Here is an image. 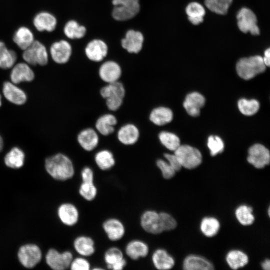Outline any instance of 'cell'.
Listing matches in <instances>:
<instances>
[{"instance_id": "cell-16", "label": "cell", "mask_w": 270, "mask_h": 270, "mask_svg": "<svg viewBox=\"0 0 270 270\" xmlns=\"http://www.w3.org/2000/svg\"><path fill=\"white\" fill-rule=\"evenodd\" d=\"M108 50V46L104 41L94 39L88 44L85 48V53L91 61L100 62L106 56Z\"/></svg>"}, {"instance_id": "cell-28", "label": "cell", "mask_w": 270, "mask_h": 270, "mask_svg": "<svg viewBox=\"0 0 270 270\" xmlns=\"http://www.w3.org/2000/svg\"><path fill=\"white\" fill-rule=\"evenodd\" d=\"M185 270H212L213 264L206 258L198 255L190 254L185 258L182 264Z\"/></svg>"}, {"instance_id": "cell-37", "label": "cell", "mask_w": 270, "mask_h": 270, "mask_svg": "<svg viewBox=\"0 0 270 270\" xmlns=\"http://www.w3.org/2000/svg\"><path fill=\"white\" fill-rule=\"evenodd\" d=\"M24 154L18 148H12L5 156L4 163L6 166L12 168L22 167L24 163Z\"/></svg>"}, {"instance_id": "cell-10", "label": "cell", "mask_w": 270, "mask_h": 270, "mask_svg": "<svg viewBox=\"0 0 270 270\" xmlns=\"http://www.w3.org/2000/svg\"><path fill=\"white\" fill-rule=\"evenodd\" d=\"M247 160L256 168H262L270 164V152L264 146L254 144L248 149Z\"/></svg>"}, {"instance_id": "cell-41", "label": "cell", "mask_w": 270, "mask_h": 270, "mask_svg": "<svg viewBox=\"0 0 270 270\" xmlns=\"http://www.w3.org/2000/svg\"><path fill=\"white\" fill-rule=\"evenodd\" d=\"M158 138L161 144L168 150L174 151L180 146V140L175 134L166 131L158 134Z\"/></svg>"}, {"instance_id": "cell-43", "label": "cell", "mask_w": 270, "mask_h": 270, "mask_svg": "<svg viewBox=\"0 0 270 270\" xmlns=\"http://www.w3.org/2000/svg\"><path fill=\"white\" fill-rule=\"evenodd\" d=\"M240 111L246 116H252L258 112L260 108L259 102L254 99L247 100L240 99L238 103Z\"/></svg>"}, {"instance_id": "cell-23", "label": "cell", "mask_w": 270, "mask_h": 270, "mask_svg": "<svg viewBox=\"0 0 270 270\" xmlns=\"http://www.w3.org/2000/svg\"><path fill=\"white\" fill-rule=\"evenodd\" d=\"M152 262L154 267L158 270H168L174 266V258L166 250L158 248L152 254Z\"/></svg>"}, {"instance_id": "cell-35", "label": "cell", "mask_w": 270, "mask_h": 270, "mask_svg": "<svg viewBox=\"0 0 270 270\" xmlns=\"http://www.w3.org/2000/svg\"><path fill=\"white\" fill-rule=\"evenodd\" d=\"M16 59V52L8 49L4 42L0 40V68L8 69L12 68Z\"/></svg>"}, {"instance_id": "cell-39", "label": "cell", "mask_w": 270, "mask_h": 270, "mask_svg": "<svg viewBox=\"0 0 270 270\" xmlns=\"http://www.w3.org/2000/svg\"><path fill=\"white\" fill-rule=\"evenodd\" d=\"M86 28L80 25L74 20L68 22L64 28L65 36L70 39H78L83 38L86 33Z\"/></svg>"}, {"instance_id": "cell-24", "label": "cell", "mask_w": 270, "mask_h": 270, "mask_svg": "<svg viewBox=\"0 0 270 270\" xmlns=\"http://www.w3.org/2000/svg\"><path fill=\"white\" fill-rule=\"evenodd\" d=\"M33 24L39 32H51L55 30L57 24V20L56 18L50 12H41L34 16Z\"/></svg>"}, {"instance_id": "cell-25", "label": "cell", "mask_w": 270, "mask_h": 270, "mask_svg": "<svg viewBox=\"0 0 270 270\" xmlns=\"http://www.w3.org/2000/svg\"><path fill=\"white\" fill-rule=\"evenodd\" d=\"M12 67L10 74L12 83L18 84L22 82H30L34 78V72L26 62H20Z\"/></svg>"}, {"instance_id": "cell-13", "label": "cell", "mask_w": 270, "mask_h": 270, "mask_svg": "<svg viewBox=\"0 0 270 270\" xmlns=\"http://www.w3.org/2000/svg\"><path fill=\"white\" fill-rule=\"evenodd\" d=\"M72 52L70 44L66 40L56 42L50 48V54L52 59L59 64L67 62L70 58Z\"/></svg>"}, {"instance_id": "cell-47", "label": "cell", "mask_w": 270, "mask_h": 270, "mask_svg": "<svg viewBox=\"0 0 270 270\" xmlns=\"http://www.w3.org/2000/svg\"><path fill=\"white\" fill-rule=\"evenodd\" d=\"M90 268L89 260L86 258L82 256L73 258L70 266L72 270H89Z\"/></svg>"}, {"instance_id": "cell-7", "label": "cell", "mask_w": 270, "mask_h": 270, "mask_svg": "<svg viewBox=\"0 0 270 270\" xmlns=\"http://www.w3.org/2000/svg\"><path fill=\"white\" fill-rule=\"evenodd\" d=\"M18 256L20 262L24 266L32 268L41 260L42 252L38 246L27 244L20 248Z\"/></svg>"}, {"instance_id": "cell-30", "label": "cell", "mask_w": 270, "mask_h": 270, "mask_svg": "<svg viewBox=\"0 0 270 270\" xmlns=\"http://www.w3.org/2000/svg\"><path fill=\"white\" fill-rule=\"evenodd\" d=\"M172 118V112L170 108L165 106L154 108L149 116L150 121L158 126H162L170 122Z\"/></svg>"}, {"instance_id": "cell-29", "label": "cell", "mask_w": 270, "mask_h": 270, "mask_svg": "<svg viewBox=\"0 0 270 270\" xmlns=\"http://www.w3.org/2000/svg\"><path fill=\"white\" fill-rule=\"evenodd\" d=\"M3 93L8 100L16 104H22L26 100L24 92L12 82H6L4 83Z\"/></svg>"}, {"instance_id": "cell-17", "label": "cell", "mask_w": 270, "mask_h": 270, "mask_svg": "<svg viewBox=\"0 0 270 270\" xmlns=\"http://www.w3.org/2000/svg\"><path fill=\"white\" fill-rule=\"evenodd\" d=\"M144 40L142 32L130 30L122 40V46L130 53L137 54L142 49Z\"/></svg>"}, {"instance_id": "cell-52", "label": "cell", "mask_w": 270, "mask_h": 270, "mask_svg": "<svg viewBox=\"0 0 270 270\" xmlns=\"http://www.w3.org/2000/svg\"><path fill=\"white\" fill-rule=\"evenodd\" d=\"M3 146V141L2 137L0 136V152L2 151Z\"/></svg>"}, {"instance_id": "cell-26", "label": "cell", "mask_w": 270, "mask_h": 270, "mask_svg": "<svg viewBox=\"0 0 270 270\" xmlns=\"http://www.w3.org/2000/svg\"><path fill=\"white\" fill-rule=\"evenodd\" d=\"M118 123L116 116L112 114H105L99 116L96 121L95 128L97 132L104 136L112 134Z\"/></svg>"}, {"instance_id": "cell-9", "label": "cell", "mask_w": 270, "mask_h": 270, "mask_svg": "<svg viewBox=\"0 0 270 270\" xmlns=\"http://www.w3.org/2000/svg\"><path fill=\"white\" fill-rule=\"evenodd\" d=\"M140 223L141 228L147 233L158 234L163 232L160 214L154 210L144 211L140 216Z\"/></svg>"}, {"instance_id": "cell-46", "label": "cell", "mask_w": 270, "mask_h": 270, "mask_svg": "<svg viewBox=\"0 0 270 270\" xmlns=\"http://www.w3.org/2000/svg\"><path fill=\"white\" fill-rule=\"evenodd\" d=\"M156 165L160 170L164 178L169 180L174 176L176 172L166 160L158 159L156 161Z\"/></svg>"}, {"instance_id": "cell-34", "label": "cell", "mask_w": 270, "mask_h": 270, "mask_svg": "<svg viewBox=\"0 0 270 270\" xmlns=\"http://www.w3.org/2000/svg\"><path fill=\"white\" fill-rule=\"evenodd\" d=\"M186 12L189 21L194 25L202 23L206 14L204 7L198 2L190 3L186 7Z\"/></svg>"}, {"instance_id": "cell-38", "label": "cell", "mask_w": 270, "mask_h": 270, "mask_svg": "<svg viewBox=\"0 0 270 270\" xmlns=\"http://www.w3.org/2000/svg\"><path fill=\"white\" fill-rule=\"evenodd\" d=\"M252 208L246 204L239 206L235 210V216L238 221L242 226L252 224L254 222Z\"/></svg>"}, {"instance_id": "cell-14", "label": "cell", "mask_w": 270, "mask_h": 270, "mask_svg": "<svg viewBox=\"0 0 270 270\" xmlns=\"http://www.w3.org/2000/svg\"><path fill=\"white\" fill-rule=\"evenodd\" d=\"M122 74L120 66L118 63L112 60L104 62L98 70L100 78L106 84L118 81Z\"/></svg>"}, {"instance_id": "cell-12", "label": "cell", "mask_w": 270, "mask_h": 270, "mask_svg": "<svg viewBox=\"0 0 270 270\" xmlns=\"http://www.w3.org/2000/svg\"><path fill=\"white\" fill-rule=\"evenodd\" d=\"M104 260L106 268L110 270H122L127 264L122 251L116 246L110 247L106 250Z\"/></svg>"}, {"instance_id": "cell-40", "label": "cell", "mask_w": 270, "mask_h": 270, "mask_svg": "<svg viewBox=\"0 0 270 270\" xmlns=\"http://www.w3.org/2000/svg\"><path fill=\"white\" fill-rule=\"evenodd\" d=\"M232 0H204V4L210 11L219 14H225Z\"/></svg>"}, {"instance_id": "cell-11", "label": "cell", "mask_w": 270, "mask_h": 270, "mask_svg": "<svg viewBox=\"0 0 270 270\" xmlns=\"http://www.w3.org/2000/svg\"><path fill=\"white\" fill-rule=\"evenodd\" d=\"M102 228L108 239L112 242L122 240L126 234L124 223L116 218L106 219L102 224Z\"/></svg>"}, {"instance_id": "cell-42", "label": "cell", "mask_w": 270, "mask_h": 270, "mask_svg": "<svg viewBox=\"0 0 270 270\" xmlns=\"http://www.w3.org/2000/svg\"><path fill=\"white\" fill-rule=\"evenodd\" d=\"M78 193L84 200H94L98 194V188L94 182H82L78 188Z\"/></svg>"}, {"instance_id": "cell-50", "label": "cell", "mask_w": 270, "mask_h": 270, "mask_svg": "<svg viewBox=\"0 0 270 270\" xmlns=\"http://www.w3.org/2000/svg\"><path fill=\"white\" fill-rule=\"evenodd\" d=\"M266 66L270 64V48H268L264 52V56L262 58Z\"/></svg>"}, {"instance_id": "cell-20", "label": "cell", "mask_w": 270, "mask_h": 270, "mask_svg": "<svg viewBox=\"0 0 270 270\" xmlns=\"http://www.w3.org/2000/svg\"><path fill=\"white\" fill-rule=\"evenodd\" d=\"M58 214L60 221L68 226H73L78 222L80 212L76 206L67 202L62 204L58 208Z\"/></svg>"}, {"instance_id": "cell-3", "label": "cell", "mask_w": 270, "mask_h": 270, "mask_svg": "<svg viewBox=\"0 0 270 270\" xmlns=\"http://www.w3.org/2000/svg\"><path fill=\"white\" fill-rule=\"evenodd\" d=\"M112 4L114 6L112 12V17L119 21L133 18L140 10L138 0H112Z\"/></svg>"}, {"instance_id": "cell-53", "label": "cell", "mask_w": 270, "mask_h": 270, "mask_svg": "<svg viewBox=\"0 0 270 270\" xmlns=\"http://www.w3.org/2000/svg\"><path fill=\"white\" fill-rule=\"evenodd\" d=\"M1 106V99H0V106Z\"/></svg>"}, {"instance_id": "cell-32", "label": "cell", "mask_w": 270, "mask_h": 270, "mask_svg": "<svg viewBox=\"0 0 270 270\" xmlns=\"http://www.w3.org/2000/svg\"><path fill=\"white\" fill-rule=\"evenodd\" d=\"M96 166L102 170H108L112 168L116 164L114 154L108 150L104 149L98 152L94 156Z\"/></svg>"}, {"instance_id": "cell-31", "label": "cell", "mask_w": 270, "mask_h": 270, "mask_svg": "<svg viewBox=\"0 0 270 270\" xmlns=\"http://www.w3.org/2000/svg\"><path fill=\"white\" fill-rule=\"evenodd\" d=\"M13 40L20 49L24 50L34 42V35L28 28L20 26L15 32Z\"/></svg>"}, {"instance_id": "cell-49", "label": "cell", "mask_w": 270, "mask_h": 270, "mask_svg": "<svg viewBox=\"0 0 270 270\" xmlns=\"http://www.w3.org/2000/svg\"><path fill=\"white\" fill-rule=\"evenodd\" d=\"M164 156L166 160L176 172L180 170L182 166L178 158L174 154H164Z\"/></svg>"}, {"instance_id": "cell-1", "label": "cell", "mask_w": 270, "mask_h": 270, "mask_svg": "<svg viewBox=\"0 0 270 270\" xmlns=\"http://www.w3.org/2000/svg\"><path fill=\"white\" fill-rule=\"evenodd\" d=\"M45 167L48 174L58 180H66L74 174V164L66 155L58 154L47 158Z\"/></svg>"}, {"instance_id": "cell-5", "label": "cell", "mask_w": 270, "mask_h": 270, "mask_svg": "<svg viewBox=\"0 0 270 270\" xmlns=\"http://www.w3.org/2000/svg\"><path fill=\"white\" fill-rule=\"evenodd\" d=\"M22 58L28 64L44 66L48 62V54L44 45L34 40L28 48L23 50Z\"/></svg>"}, {"instance_id": "cell-45", "label": "cell", "mask_w": 270, "mask_h": 270, "mask_svg": "<svg viewBox=\"0 0 270 270\" xmlns=\"http://www.w3.org/2000/svg\"><path fill=\"white\" fill-rule=\"evenodd\" d=\"M159 214L163 232L173 230L176 227L177 222L171 214L164 212Z\"/></svg>"}, {"instance_id": "cell-27", "label": "cell", "mask_w": 270, "mask_h": 270, "mask_svg": "<svg viewBox=\"0 0 270 270\" xmlns=\"http://www.w3.org/2000/svg\"><path fill=\"white\" fill-rule=\"evenodd\" d=\"M205 104L203 96L197 92L188 94L183 103V106L188 114L192 116H198L200 114V109Z\"/></svg>"}, {"instance_id": "cell-15", "label": "cell", "mask_w": 270, "mask_h": 270, "mask_svg": "<svg viewBox=\"0 0 270 270\" xmlns=\"http://www.w3.org/2000/svg\"><path fill=\"white\" fill-rule=\"evenodd\" d=\"M150 252L148 244L140 239H133L129 241L125 246L124 252L130 258L137 260L146 257Z\"/></svg>"}, {"instance_id": "cell-8", "label": "cell", "mask_w": 270, "mask_h": 270, "mask_svg": "<svg viewBox=\"0 0 270 270\" xmlns=\"http://www.w3.org/2000/svg\"><path fill=\"white\" fill-rule=\"evenodd\" d=\"M73 258L70 251L60 252L55 249H50L46 256L47 264L54 270H64L69 268Z\"/></svg>"}, {"instance_id": "cell-51", "label": "cell", "mask_w": 270, "mask_h": 270, "mask_svg": "<svg viewBox=\"0 0 270 270\" xmlns=\"http://www.w3.org/2000/svg\"><path fill=\"white\" fill-rule=\"evenodd\" d=\"M262 268L264 270H270V260L269 259H266L261 264Z\"/></svg>"}, {"instance_id": "cell-48", "label": "cell", "mask_w": 270, "mask_h": 270, "mask_svg": "<svg viewBox=\"0 0 270 270\" xmlns=\"http://www.w3.org/2000/svg\"><path fill=\"white\" fill-rule=\"evenodd\" d=\"M82 182H94V172L90 166H84L80 172Z\"/></svg>"}, {"instance_id": "cell-18", "label": "cell", "mask_w": 270, "mask_h": 270, "mask_svg": "<svg viewBox=\"0 0 270 270\" xmlns=\"http://www.w3.org/2000/svg\"><path fill=\"white\" fill-rule=\"evenodd\" d=\"M77 140L83 150L86 152H91L98 146L99 136L96 130L88 128L83 129L78 133Z\"/></svg>"}, {"instance_id": "cell-2", "label": "cell", "mask_w": 270, "mask_h": 270, "mask_svg": "<svg viewBox=\"0 0 270 270\" xmlns=\"http://www.w3.org/2000/svg\"><path fill=\"white\" fill-rule=\"evenodd\" d=\"M266 66L262 57L256 55L243 58L238 60L236 64L238 75L245 80H248L265 71Z\"/></svg>"}, {"instance_id": "cell-4", "label": "cell", "mask_w": 270, "mask_h": 270, "mask_svg": "<svg viewBox=\"0 0 270 270\" xmlns=\"http://www.w3.org/2000/svg\"><path fill=\"white\" fill-rule=\"evenodd\" d=\"M174 152L182 166L186 168H194L202 163V154L195 148L188 145H180Z\"/></svg>"}, {"instance_id": "cell-36", "label": "cell", "mask_w": 270, "mask_h": 270, "mask_svg": "<svg viewBox=\"0 0 270 270\" xmlns=\"http://www.w3.org/2000/svg\"><path fill=\"white\" fill-rule=\"evenodd\" d=\"M220 228L218 220L214 217L206 216L202 219L200 223L202 232L207 237H212L216 235Z\"/></svg>"}, {"instance_id": "cell-21", "label": "cell", "mask_w": 270, "mask_h": 270, "mask_svg": "<svg viewBox=\"0 0 270 270\" xmlns=\"http://www.w3.org/2000/svg\"><path fill=\"white\" fill-rule=\"evenodd\" d=\"M73 246L80 256L86 258L94 255L96 252V245L94 239L88 236L81 235L74 240Z\"/></svg>"}, {"instance_id": "cell-44", "label": "cell", "mask_w": 270, "mask_h": 270, "mask_svg": "<svg viewBox=\"0 0 270 270\" xmlns=\"http://www.w3.org/2000/svg\"><path fill=\"white\" fill-rule=\"evenodd\" d=\"M208 146L209 148L210 154L215 156L222 152L224 144L222 140L218 136H210L208 140Z\"/></svg>"}, {"instance_id": "cell-19", "label": "cell", "mask_w": 270, "mask_h": 270, "mask_svg": "<svg viewBox=\"0 0 270 270\" xmlns=\"http://www.w3.org/2000/svg\"><path fill=\"white\" fill-rule=\"evenodd\" d=\"M116 136L121 144L125 146H131L138 142L140 132L135 124L128 123L122 126L118 129Z\"/></svg>"}, {"instance_id": "cell-22", "label": "cell", "mask_w": 270, "mask_h": 270, "mask_svg": "<svg viewBox=\"0 0 270 270\" xmlns=\"http://www.w3.org/2000/svg\"><path fill=\"white\" fill-rule=\"evenodd\" d=\"M100 94L105 100H124L126 89L122 82L117 81L102 86L100 89Z\"/></svg>"}, {"instance_id": "cell-33", "label": "cell", "mask_w": 270, "mask_h": 270, "mask_svg": "<svg viewBox=\"0 0 270 270\" xmlns=\"http://www.w3.org/2000/svg\"><path fill=\"white\" fill-rule=\"evenodd\" d=\"M226 260L228 266L233 270L242 268L248 262V255L238 250L229 251L226 255Z\"/></svg>"}, {"instance_id": "cell-6", "label": "cell", "mask_w": 270, "mask_h": 270, "mask_svg": "<svg viewBox=\"0 0 270 270\" xmlns=\"http://www.w3.org/2000/svg\"><path fill=\"white\" fill-rule=\"evenodd\" d=\"M236 19L238 28L241 32H249L254 36L260 34L256 16L250 9L245 7L240 8L236 14Z\"/></svg>"}]
</instances>
